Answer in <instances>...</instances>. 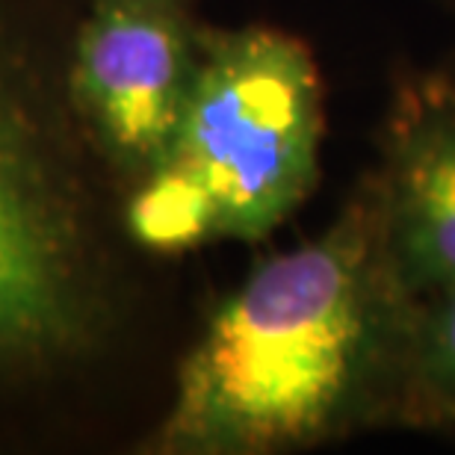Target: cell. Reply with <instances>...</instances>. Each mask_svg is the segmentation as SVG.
I'll return each instance as SVG.
<instances>
[{"label": "cell", "instance_id": "obj_1", "mask_svg": "<svg viewBox=\"0 0 455 455\" xmlns=\"http://www.w3.org/2000/svg\"><path fill=\"white\" fill-rule=\"evenodd\" d=\"M86 0H0V455L98 443L136 349L124 198L71 98Z\"/></svg>", "mask_w": 455, "mask_h": 455}, {"label": "cell", "instance_id": "obj_2", "mask_svg": "<svg viewBox=\"0 0 455 455\" xmlns=\"http://www.w3.org/2000/svg\"><path fill=\"white\" fill-rule=\"evenodd\" d=\"M414 299L370 175L316 240L260 260L180 355L145 455H281L399 426Z\"/></svg>", "mask_w": 455, "mask_h": 455}, {"label": "cell", "instance_id": "obj_3", "mask_svg": "<svg viewBox=\"0 0 455 455\" xmlns=\"http://www.w3.org/2000/svg\"><path fill=\"white\" fill-rule=\"evenodd\" d=\"M320 142L323 80L307 44L272 27H204L175 142L124 198L127 231L154 258L258 243L311 196Z\"/></svg>", "mask_w": 455, "mask_h": 455}, {"label": "cell", "instance_id": "obj_4", "mask_svg": "<svg viewBox=\"0 0 455 455\" xmlns=\"http://www.w3.org/2000/svg\"><path fill=\"white\" fill-rule=\"evenodd\" d=\"M189 0H86L71 44V98L86 140L127 198L163 166L198 68Z\"/></svg>", "mask_w": 455, "mask_h": 455}, {"label": "cell", "instance_id": "obj_5", "mask_svg": "<svg viewBox=\"0 0 455 455\" xmlns=\"http://www.w3.org/2000/svg\"><path fill=\"white\" fill-rule=\"evenodd\" d=\"M379 231L399 287L411 299L455 287V84L399 86L381 163L370 172Z\"/></svg>", "mask_w": 455, "mask_h": 455}, {"label": "cell", "instance_id": "obj_6", "mask_svg": "<svg viewBox=\"0 0 455 455\" xmlns=\"http://www.w3.org/2000/svg\"><path fill=\"white\" fill-rule=\"evenodd\" d=\"M399 426L455 432V287L414 299Z\"/></svg>", "mask_w": 455, "mask_h": 455}]
</instances>
